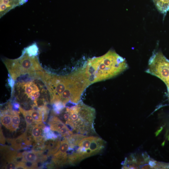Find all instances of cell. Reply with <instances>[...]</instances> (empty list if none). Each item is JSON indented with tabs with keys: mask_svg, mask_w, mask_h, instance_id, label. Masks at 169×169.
Here are the masks:
<instances>
[{
	"mask_svg": "<svg viewBox=\"0 0 169 169\" xmlns=\"http://www.w3.org/2000/svg\"><path fill=\"white\" fill-rule=\"evenodd\" d=\"M128 67L125 59L110 50L101 56L90 58L82 68L90 85L114 77Z\"/></svg>",
	"mask_w": 169,
	"mask_h": 169,
	"instance_id": "cell-1",
	"label": "cell"
},
{
	"mask_svg": "<svg viewBox=\"0 0 169 169\" xmlns=\"http://www.w3.org/2000/svg\"><path fill=\"white\" fill-rule=\"evenodd\" d=\"M65 107V110L62 111L61 115L65 124L73 134L91 135L96 133L95 108L82 101L70 106Z\"/></svg>",
	"mask_w": 169,
	"mask_h": 169,
	"instance_id": "cell-2",
	"label": "cell"
},
{
	"mask_svg": "<svg viewBox=\"0 0 169 169\" xmlns=\"http://www.w3.org/2000/svg\"><path fill=\"white\" fill-rule=\"evenodd\" d=\"M67 137L69 144L67 163L71 165L99 153L105 147V141L98 136L73 134Z\"/></svg>",
	"mask_w": 169,
	"mask_h": 169,
	"instance_id": "cell-3",
	"label": "cell"
},
{
	"mask_svg": "<svg viewBox=\"0 0 169 169\" xmlns=\"http://www.w3.org/2000/svg\"><path fill=\"white\" fill-rule=\"evenodd\" d=\"M3 62L6 65L12 78L15 80L21 75L35 74L43 70L38 56H32L24 49L21 55L15 59H7Z\"/></svg>",
	"mask_w": 169,
	"mask_h": 169,
	"instance_id": "cell-4",
	"label": "cell"
},
{
	"mask_svg": "<svg viewBox=\"0 0 169 169\" xmlns=\"http://www.w3.org/2000/svg\"><path fill=\"white\" fill-rule=\"evenodd\" d=\"M146 72L161 79L169 91V60L160 52H154L149 61Z\"/></svg>",
	"mask_w": 169,
	"mask_h": 169,
	"instance_id": "cell-5",
	"label": "cell"
},
{
	"mask_svg": "<svg viewBox=\"0 0 169 169\" xmlns=\"http://www.w3.org/2000/svg\"><path fill=\"white\" fill-rule=\"evenodd\" d=\"M49 124L50 129L56 132L61 136L66 137L73 134L66 125L57 117H53L50 120Z\"/></svg>",
	"mask_w": 169,
	"mask_h": 169,
	"instance_id": "cell-6",
	"label": "cell"
},
{
	"mask_svg": "<svg viewBox=\"0 0 169 169\" xmlns=\"http://www.w3.org/2000/svg\"><path fill=\"white\" fill-rule=\"evenodd\" d=\"M28 0H0V18L10 10L26 3Z\"/></svg>",
	"mask_w": 169,
	"mask_h": 169,
	"instance_id": "cell-7",
	"label": "cell"
},
{
	"mask_svg": "<svg viewBox=\"0 0 169 169\" xmlns=\"http://www.w3.org/2000/svg\"><path fill=\"white\" fill-rule=\"evenodd\" d=\"M39 152L34 151H25L21 155L22 161L24 162L37 163L40 161L39 158Z\"/></svg>",
	"mask_w": 169,
	"mask_h": 169,
	"instance_id": "cell-8",
	"label": "cell"
},
{
	"mask_svg": "<svg viewBox=\"0 0 169 169\" xmlns=\"http://www.w3.org/2000/svg\"><path fill=\"white\" fill-rule=\"evenodd\" d=\"M158 10L163 14L169 11V0H152Z\"/></svg>",
	"mask_w": 169,
	"mask_h": 169,
	"instance_id": "cell-9",
	"label": "cell"
},
{
	"mask_svg": "<svg viewBox=\"0 0 169 169\" xmlns=\"http://www.w3.org/2000/svg\"><path fill=\"white\" fill-rule=\"evenodd\" d=\"M26 132L21 136H19L17 139L13 141L12 142V147L15 149H20L22 148V146L23 144H25L23 143V141H28L26 137Z\"/></svg>",
	"mask_w": 169,
	"mask_h": 169,
	"instance_id": "cell-10",
	"label": "cell"
},
{
	"mask_svg": "<svg viewBox=\"0 0 169 169\" xmlns=\"http://www.w3.org/2000/svg\"><path fill=\"white\" fill-rule=\"evenodd\" d=\"M0 119L2 124L6 128L12 131V114H4L1 116Z\"/></svg>",
	"mask_w": 169,
	"mask_h": 169,
	"instance_id": "cell-11",
	"label": "cell"
},
{
	"mask_svg": "<svg viewBox=\"0 0 169 169\" xmlns=\"http://www.w3.org/2000/svg\"><path fill=\"white\" fill-rule=\"evenodd\" d=\"M41 129L36 125L33 126L32 128L31 134L36 142L39 141L41 140L42 138Z\"/></svg>",
	"mask_w": 169,
	"mask_h": 169,
	"instance_id": "cell-12",
	"label": "cell"
},
{
	"mask_svg": "<svg viewBox=\"0 0 169 169\" xmlns=\"http://www.w3.org/2000/svg\"><path fill=\"white\" fill-rule=\"evenodd\" d=\"M20 122V118L18 113L14 111L12 114V131H16L18 128Z\"/></svg>",
	"mask_w": 169,
	"mask_h": 169,
	"instance_id": "cell-13",
	"label": "cell"
},
{
	"mask_svg": "<svg viewBox=\"0 0 169 169\" xmlns=\"http://www.w3.org/2000/svg\"><path fill=\"white\" fill-rule=\"evenodd\" d=\"M32 116L34 121H41L43 118V115L41 111L40 110H29L28 111Z\"/></svg>",
	"mask_w": 169,
	"mask_h": 169,
	"instance_id": "cell-14",
	"label": "cell"
},
{
	"mask_svg": "<svg viewBox=\"0 0 169 169\" xmlns=\"http://www.w3.org/2000/svg\"><path fill=\"white\" fill-rule=\"evenodd\" d=\"M24 49L30 55L38 56V48L36 43H33Z\"/></svg>",
	"mask_w": 169,
	"mask_h": 169,
	"instance_id": "cell-15",
	"label": "cell"
},
{
	"mask_svg": "<svg viewBox=\"0 0 169 169\" xmlns=\"http://www.w3.org/2000/svg\"><path fill=\"white\" fill-rule=\"evenodd\" d=\"M19 109L20 111L22 113L24 116L26 123V129H27L29 126L32 125L34 122L33 120L28 111H26L24 110L20 107L19 108Z\"/></svg>",
	"mask_w": 169,
	"mask_h": 169,
	"instance_id": "cell-16",
	"label": "cell"
},
{
	"mask_svg": "<svg viewBox=\"0 0 169 169\" xmlns=\"http://www.w3.org/2000/svg\"><path fill=\"white\" fill-rule=\"evenodd\" d=\"M23 86L24 87V90L25 93L29 97L33 92V90L32 87L28 82L24 84Z\"/></svg>",
	"mask_w": 169,
	"mask_h": 169,
	"instance_id": "cell-17",
	"label": "cell"
},
{
	"mask_svg": "<svg viewBox=\"0 0 169 169\" xmlns=\"http://www.w3.org/2000/svg\"><path fill=\"white\" fill-rule=\"evenodd\" d=\"M45 137L47 139H55L58 138V135L54 132L50 131L45 133Z\"/></svg>",
	"mask_w": 169,
	"mask_h": 169,
	"instance_id": "cell-18",
	"label": "cell"
},
{
	"mask_svg": "<svg viewBox=\"0 0 169 169\" xmlns=\"http://www.w3.org/2000/svg\"><path fill=\"white\" fill-rule=\"evenodd\" d=\"M17 164L13 161H9V162L6 165L5 168L8 169H16Z\"/></svg>",
	"mask_w": 169,
	"mask_h": 169,
	"instance_id": "cell-19",
	"label": "cell"
},
{
	"mask_svg": "<svg viewBox=\"0 0 169 169\" xmlns=\"http://www.w3.org/2000/svg\"><path fill=\"white\" fill-rule=\"evenodd\" d=\"M28 83L33 89V92L39 91V90L38 87L37 86L36 84L33 82H30Z\"/></svg>",
	"mask_w": 169,
	"mask_h": 169,
	"instance_id": "cell-20",
	"label": "cell"
},
{
	"mask_svg": "<svg viewBox=\"0 0 169 169\" xmlns=\"http://www.w3.org/2000/svg\"><path fill=\"white\" fill-rule=\"evenodd\" d=\"M36 125L38 126L42 129H44L45 127V125L41 121L37 122Z\"/></svg>",
	"mask_w": 169,
	"mask_h": 169,
	"instance_id": "cell-21",
	"label": "cell"
},
{
	"mask_svg": "<svg viewBox=\"0 0 169 169\" xmlns=\"http://www.w3.org/2000/svg\"><path fill=\"white\" fill-rule=\"evenodd\" d=\"M31 95H33L35 99H37L39 97L40 94L38 91H37L33 92Z\"/></svg>",
	"mask_w": 169,
	"mask_h": 169,
	"instance_id": "cell-22",
	"label": "cell"
},
{
	"mask_svg": "<svg viewBox=\"0 0 169 169\" xmlns=\"http://www.w3.org/2000/svg\"><path fill=\"white\" fill-rule=\"evenodd\" d=\"M50 128H49L48 127L45 126L44 129V133L45 134L48 133L50 131Z\"/></svg>",
	"mask_w": 169,
	"mask_h": 169,
	"instance_id": "cell-23",
	"label": "cell"
},
{
	"mask_svg": "<svg viewBox=\"0 0 169 169\" xmlns=\"http://www.w3.org/2000/svg\"><path fill=\"white\" fill-rule=\"evenodd\" d=\"M19 105L18 104L15 103L14 104V108L16 109H18L19 108Z\"/></svg>",
	"mask_w": 169,
	"mask_h": 169,
	"instance_id": "cell-24",
	"label": "cell"
},
{
	"mask_svg": "<svg viewBox=\"0 0 169 169\" xmlns=\"http://www.w3.org/2000/svg\"><path fill=\"white\" fill-rule=\"evenodd\" d=\"M168 96L169 98V91H168Z\"/></svg>",
	"mask_w": 169,
	"mask_h": 169,
	"instance_id": "cell-25",
	"label": "cell"
}]
</instances>
